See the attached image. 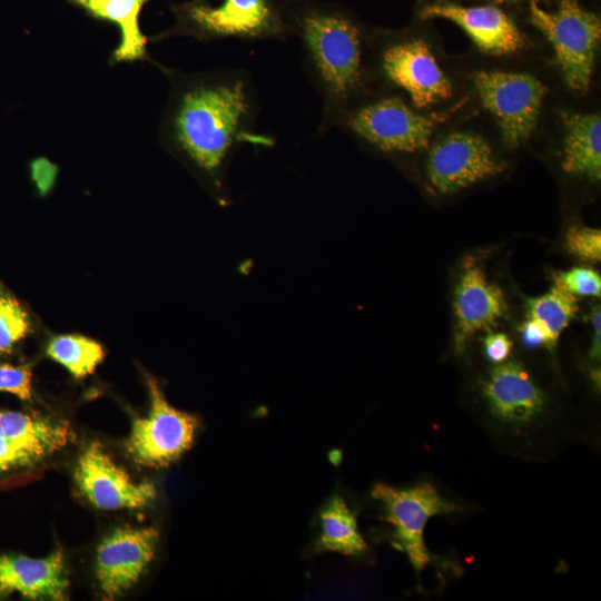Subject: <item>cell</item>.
Masks as SVG:
<instances>
[{"instance_id": "6da1fadb", "label": "cell", "mask_w": 601, "mask_h": 601, "mask_svg": "<svg viewBox=\"0 0 601 601\" xmlns=\"http://www.w3.org/2000/svg\"><path fill=\"white\" fill-rule=\"evenodd\" d=\"M170 88L158 126L161 145L223 188L225 169L244 144L272 146L256 132L259 100L249 71L221 68L183 72L164 68Z\"/></svg>"}, {"instance_id": "7a4b0ae2", "label": "cell", "mask_w": 601, "mask_h": 601, "mask_svg": "<svg viewBox=\"0 0 601 601\" xmlns=\"http://www.w3.org/2000/svg\"><path fill=\"white\" fill-rule=\"evenodd\" d=\"M290 36L297 37L306 75L322 101L328 130L358 102L366 87L365 36L345 8L318 0H283Z\"/></svg>"}, {"instance_id": "3957f363", "label": "cell", "mask_w": 601, "mask_h": 601, "mask_svg": "<svg viewBox=\"0 0 601 601\" xmlns=\"http://www.w3.org/2000/svg\"><path fill=\"white\" fill-rule=\"evenodd\" d=\"M176 24L160 38L189 36L200 41L236 38L246 41L290 37L283 0H196L174 7Z\"/></svg>"}, {"instance_id": "277c9868", "label": "cell", "mask_w": 601, "mask_h": 601, "mask_svg": "<svg viewBox=\"0 0 601 601\" xmlns=\"http://www.w3.org/2000/svg\"><path fill=\"white\" fill-rule=\"evenodd\" d=\"M529 14L532 24L552 45L569 88L585 92L601 38L600 18L578 0H561L553 11L531 0Z\"/></svg>"}, {"instance_id": "5b68a950", "label": "cell", "mask_w": 601, "mask_h": 601, "mask_svg": "<svg viewBox=\"0 0 601 601\" xmlns=\"http://www.w3.org/2000/svg\"><path fill=\"white\" fill-rule=\"evenodd\" d=\"M443 120L444 116L414 111L401 97L384 96L357 102L334 127L382 152H415L427 147L435 126Z\"/></svg>"}, {"instance_id": "8992f818", "label": "cell", "mask_w": 601, "mask_h": 601, "mask_svg": "<svg viewBox=\"0 0 601 601\" xmlns=\"http://www.w3.org/2000/svg\"><path fill=\"white\" fill-rule=\"evenodd\" d=\"M371 495L382 504V519L393 528V544L406 554L420 577L431 562L423 538L427 521L437 514L455 512L459 506L444 500L436 487L426 482L407 489L376 483Z\"/></svg>"}, {"instance_id": "52a82bcc", "label": "cell", "mask_w": 601, "mask_h": 601, "mask_svg": "<svg viewBox=\"0 0 601 601\" xmlns=\"http://www.w3.org/2000/svg\"><path fill=\"white\" fill-rule=\"evenodd\" d=\"M146 382L149 412L146 417L132 421L125 446L136 463L161 467L176 461L191 446L198 420L171 406L155 378L147 376Z\"/></svg>"}, {"instance_id": "ba28073f", "label": "cell", "mask_w": 601, "mask_h": 601, "mask_svg": "<svg viewBox=\"0 0 601 601\" xmlns=\"http://www.w3.org/2000/svg\"><path fill=\"white\" fill-rule=\"evenodd\" d=\"M475 86L484 108L496 118L508 148H516L531 137L546 93L539 79L528 73L481 71Z\"/></svg>"}, {"instance_id": "9c48e42d", "label": "cell", "mask_w": 601, "mask_h": 601, "mask_svg": "<svg viewBox=\"0 0 601 601\" xmlns=\"http://www.w3.org/2000/svg\"><path fill=\"white\" fill-rule=\"evenodd\" d=\"M504 169L489 142L473 132H453L430 150L426 176L431 188L442 195L465 189Z\"/></svg>"}, {"instance_id": "30bf717a", "label": "cell", "mask_w": 601, "mask_h": 601, "mask_svg": "<svg viewBox=\"0 0 601 601\" xmlns=\"http://www.w3.org/2000/svg\"><path fill=\"white\" fill-rule=\"evenodd\" d=\"M380 71L388 82L408 93L416 108H427L452 96L450 80L422 39L395 40L382 48Z\"/></svg>"}, {"instance_id": "8fae6325", "label": "cell", "mask_w": 601, "mask_h": 601, "mask_svg": "<svg viewBox=\"0 0 601 601\" xmlns=\"http://www.w3.org/2000/svg\"><path fill=\"white\" fill-rule=\"evenodd\" d=\"M75 481L80 492L102 510L142 509L157 495L152 483H135L98 442H92L80 455Z\"/></svg>"}, {"instance_id": "7c38bea8", "label": "cell", "mask_w": 601, "mask_h": 601, "mask_svg": "<svg viewBox=\"0 0 601 601\" xmlns=\"http://www.w3.org/2000/svg\"><path fill=\"white\" fill-rule=\"evenodd\" d=\"M159 532L155 528H117L99 544L96 577L106 600L130 589L155 555Z\"/></svg>"}, {"instance_id": "4fadbf2b", "label": "cell", "mask_w": 601, "mask_h": 601, "mask_svg": "<svg viewBox=\"0 0 601 601\" xmlns=\"http://www.w3.org/2000/svg\"><path fill=\"white\" fill-rule=\"evenodd\" d=\"M508 311L503 290L487 278L474 257H467L459 273L453 295L456 352H464L475 334L495 326Z\"/></svg>"}, {"instance_id": "5bb4252c", "label": "cell", "mask_w": 601, "mask_h": 601, "mask_svg": "<svg viewBox=\"0 0 601 601\" xmlns=\"http://www.w3.org/2000/svg\"><path fill=\"white\" fill-rule=\"evenodd\" d=\"M482 394L497 420L514 425L533 422L546 404L543 391L518 362L495 364L483 382Z\"/></svg>"}, {"instance_id": "9a60e30c", "label": "cell", "mask_w": 601, "mask_h": 601, "mask_svg": "<svg viewBox=\"0 0 601 601\" xmlns=\"http://www.w3.org/2000/svg\"><path fill=\"white\" fill-rule=\"evenodd\" d=\"M418 16L422 19L442 18L454 22L486 53L508 55L520 50L526 43V37L496 6L436 3L423 7Z\"/></svg>"}, {"instance_id": "2e32d148", "label": "cell", "mask_w": 601, "mask_h": 601, "mask_svg": "<svg viewBox=\"0 0 601 601\" xmlns=\"http://www.w3.org/2000/svg\"><path fill=\"white\" fill-rule=\"evenodd\" d=\"M68 571L61 550L46 558L0 554V598L18 592L32 600H67Z\"/></svg>"}, {"instance_id": "e0dca14e", "label": "cell", "mask_w": 601, "mask_h": 601, "mask_svg": "<svg viewBox=\"0 0 601 601\" xmlns=\"http://www.w3.org/2000/svg\"><path fill=\"white\" fill-rule=\"evenodd\" d=\"M562 168L592 181L601 178V118L599 114H562Z\"/></svg>"}, {"instance_id": "ac0fdd59", "label": "cell", "mask_w": 601, "mask_h": 601, "mask_svg": "<svg viewBox=\"0 0 601 601\" xmlns=\"http://www.w3.org/2000/svg\"><path fill=\"white\" fill-rule=\"evenodd\" d=\"M91 17L115 23L120 41L111 55V61L131 62L145 60L147 38L139 27V16L148 0H68Z\"/></svg>"}, {"instance_id": "d6986e66", "label": "cell", "mask_w": 601, "mask_h": 601, "mask_svg": "<svg viewBox=\"0 0 601 601\" xmlns=\"http://www.w3.org/2000/svg\"><path fill=\"white\" fill-rule=\"evenodd\" d=\"M0 436L33 446L51 455L67 445L71 432L63 421L0 410Z\"/></svg>"}, {"instance_id": "ffe728a7", "label": "cell", "mask_w": 601, "mask_h": 601, "mask_svg": "<svg viewBox=\"0 0 601 601\" xmlns=\"http://www.w3.org/2000/svg\"><path fill=\"white\" fill-rule=\"evenodd\" d=\"M319 518L322 531L314 544L315 552L362 555L367 551V543L358 530L356 518L343 497L333 496L321 511Z\"/></svg>"}, {"instance_id": "44dd1931", "label": "cell", "mask_w": 601, "mask_h": 601, "mask_svg": "<svg viewBox=\"0 0 601 601\" xmlns=\"http://www.w3.org/2000/svg\"><path fill=\"white\" fill-rule=\"evenodd\" d=\"M46 354L78 380L92 374L105 358V349L99 342L79 334L51 337L46 345Z\"/></svg>"}, {"instance_id": "7402d4cb", "label": "cell", "mask_w": 601, "mask_h": 601, "mask_svg": "<svg viewBox=\"0 0 601 601\" xmlns=\"http://www.w3.org/2000/svg\"><path fill=\"white\" fill-rule=\"evenodd\" d=\"M526 308L528 317L536 319L548 331L554 348L563 331L575 317L579 305L575 296L553 285L545 294L529 298Z\"/></svg>"}, {"instance_id": "603a6c76", "label": "cell", "mask_w": 601, "mask_h": 601, "mask_svg": "<svg viewBox=\"0 0 601 601\" xmlns=\"http://www.w3.org/2000/svg\"><path fill=\"white\" fill-rule=\"evenodd\" d=\"M31 329L28 309L14 294L0 284V355L11 354Z\"/></svg>"}, {"instance_id": "cb8c5ba5", "label": "cell", "mask_w": 601, "mask_h": 601, "mask_svg": "<svg viewBox=\"0 0 601 601\" xmlns=\"http://www.w3.org/2000/svg\"><path fill=\"white\" fill-rule=\"evenodd\" d=\"M554 285L578 297H600L601 276L591 267L577 266L552 275Z\"/></svg>"}, {"instance_id": "d4e9b609", "label": "cell", "mask_w": 601, "mask_h": 601, "mask_svg": "<svg viewBox=\"0 0 601 601\" xmlns=\"http://www.w3.org/2000/svg\"><path fill=\"white\" fill-rule=\"evenodd\" d=\"M566 250L584 263L599 264L601 260V230L583 225L569 227L564 236Z\"/></svg>"}, {"instance_id": "484cf974", "label": "cell", "mask_w": 601, "mask_h": 601, "mask_svg": "<svg viewBox=\"0 0 601 601\" xmlns=\"http://www.w3.org/2000/svg\"><path fill=\"white\" fill-rule=\"evenodd\" d=\"M48 456L45 452L0 436V472L31 466Z\"/></svg>"}, {"instance_id": "4316f807", "label": "cell", "mask_w": 601, "mask_h": 601, "mask_svg": "<svg viewBox=\"0 0 601 601\" xmlns=\"http://www.w3.org/2000/svg\"><path fill=\"white\" fill-rule=\"evenodd\" d=\"M0 392L10 393L22 401L32 398L31 364L0 363Z\"/></svg>"}, {"instance_id": "83f0119b", "label": "cell", "mask_w": 601, "mask_h": 601, "mask_svg": "<svg viewBox=\"0 0 601 601\" xmlns=\"http://www.w3.org/2000/svg\"><path fill=\"white\" fill-rule=\"evenodd\" d=\"M483 344L486 357L494 364L506 361L513 347V342L510 337L501 332H489Z\"/></svg>"}, {"instance_id": "f1b7e54d", "label": "cell", "mask_w": 601, "mask_h": 601, "mask_svg": "<svg viewBox=\"0 0 601 601\" xmlns=\"http://www.w3.org/2000/svg\"><path fill=\"white\" fill-rule=\"evenodd\" d=\"M519 331L525 346H546L548 348L553 349L548 331L536 319L528 317V319L521 324Z\"/></svg>"}, {"instance_id": "f546056e", "label": "cell", "mask_w": 601, "mask_h": 601, "mask_svg": "<svg viewBox=\"0 0 601 601\" xmlns=\"http://www.w3.org/2000/svg\"><path fill=\"white\" fill-rule=\"evenodd\" d=\"M590 318L593 328V338L590 348V358L593 361H599L601 356V311L600 305L593 306Z\"/></svg>"}, {"instance_id": "4dcf8cb0", "label": "cell", "mask_w": 601, "mask_h": 601, "mask_svg": "<svg viewBox=\"0 0 601 601\" xmlns=\"http://www.w3.org/2000/svg\"><path fill=\"white\" fill-rule=\"evenodd\" d=\"M591 377L594 384H598V387L600 388V370L598 368L592 371Z\"/></svg>"}, {"instance_id": "1f68e13d", "label": "cell", "mask_w": 601, "mask_h": 601, "mask_svg": "<svg viewBox=\"0 0 601 601\" xmlns=\"http://www.w3.org/2000/svg\"><path fill=\"white\" fill-rule=\"evenodd\" d=\"M494 3H506V2H515L520 0H492Z\"/></svg>"}]
</instances>
